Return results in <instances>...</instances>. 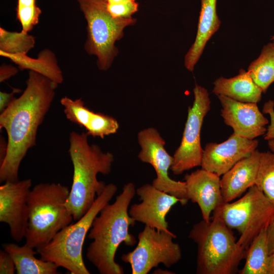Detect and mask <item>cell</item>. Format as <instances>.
Returning <instances> with one entry per match:
<instances>
[{"mask_svg":"<svg viewBox=\"0 0 274 274\" xmlns=\"http://www.w3.org/2000/svg\"><path fill=\"white\" fill-rule=\"evenodd\" d=\"M19 72L18 68L11 64H3L0 67V82H3Z\"/></svg>","mask_w":274,"mask_h":274,"instance_id":"obj_32","label":"cell"},{"mask_svg":"<svg viewBox=\"0 0 274 274\" xmlns=\"http://www.w3.org/2000/svg\"><path fill=\"white\" fill-rule=\"evenodd\" d=\"M22 94L0 114V129L7 134V150L0 163V182L19 181L20 163L36 145L37 132L55 95L58 85L29 71Z\"/></svg>","mask_w":274,"mask_h":274,"instance_id":"obj_1","label":"cell"},{"mask_svg":"<svg viewBox=\"0 0 274 274\" xmlns=\"http://www.w3.org/2000/svg\"><path fill=\"white\" fill-rule=\"evenodd\" d=\"M212 92L216 95H224L238 101L257 103L260 101L263 93L254 82L250 73L241 69L233 77H223L213 83Z\"/></svg>","mask_w":274,"mask_h":274,"instance_id":"obj_20","label":"cell"},{"mask_svg":"<svg viewBox=\"0 0 274 274\" xmlns=\"http://www.w3.org/2000/svg\"><path fill=\"white\" fill-rule=\"evenodd\" d=\"M217 0H201V9L195 40L185 56V66L192 72L206 45L219 29L221 21L217 13Z\"/></svg>","mask_w":274,"mask_h":274,"instance_id":"obj_19","label":"cell"},{"mask_svg":"<svg viewBox=\"0 0 274 274\" xmlns=\"http://www.w3.org/2000/svg\"><path fill=\"white\" fill-rule=\"evenodd\" d=\"M0 163L2 162L6 155L7 150V141L2 136L1 137Z\"/></svg>","mask_w":274,"mask_h":274,"instance_id":"obj_34","label":"cell"},{"mask_svg":"<svg viewBox=\"0 0 274 274\" xmlns=\"http://www.w3.org/2000/svg\"><path fill=\"white\" fill-rule=\"evenodd\" d=\"M267 144L270 151L274 153V139L267 141Z\"/></svg>","mask_w":274,"mask_h":274,"instance_id":"obj_37","label":"cell"},{"mask_svg":"<svg viewBox=\"0 0 274 274\" xmlns=\"http://www.w3.org/2000/svg\"><path fill=\"white\" fill-rule=\"evenodd\" d=\"M16 270L14 262L10 255L6 251H0V273L13 274Z\"/></svg>","mask_w":274,"mask_h":274,"instance_id":"obj_30","label":"cell"},{"mask_svg":"<svg viewBox=\"0 0 274 274\" xmlns=\"http://www.w3.org/2000/svg\"><path fill=\"white\" fill-rule=\"evenodd\" d=\"M6 251L12 257L18 274H57L59 266L50 261L37 259L34 249L24 244L22 246L14 243L6 244Z\"/></svg>","mask_w":274,"mask_h":274,"instance_id":"obj_22","label":"cell"},{"mask_svg":"<svg viewBox=\"0 0 274 274\" xmlns=\"http://www.w3.org/2000/svg\"><path fill=\"white\" fill-rule=\"evenodd\" d=\"M184 179L188 200L198 204L202 219L209 221L212 213L224 202L220 176L201 168Z\"/></svg>","mask_w":274,"mask_h":274,"instance_id":"obj_16","label":"cell"},{"mask_svg":"<svg viewBox=\"0 0 274 274\" xmlns=\"http://www.w3.org/2000/svg\"><path fill=\"white\" fill-rule=\"evenodd\" d=\"M131 1L136 0H106V2L107 4H115Z\"/></svg>","mask_w":274,"mask_h":274,"instance_id":"obj_36","label":"cell"},{"mask_svg":"<svg viewBox=\"0 0 274 274\" xmlns=\"http://www.w3.org/2000/svg\"><path fill=\"white\" fill-rule=\"evenodd\" d=\"M258 144L257 140L248 139L234 133L222 143H209L203 149L201 168L221 176L249 156Z\"/></svg>","mask_w":274,"mask_h":274,"instance_id":"obj_14","label":"cell"},{"mask_svg":"<svg viewBox=\"0 0 274 274\" xmlns=\"http://www.w3.org/2000/svg\"><path fill=\"white\" fill-rule=\"evenodd\" d=\"M138 140L141 148L138 158L141 161L150 164L156 172V178L152 184L159 190L179 198L181 204H186L189 200L185 182L177 181L169 177L168 171L173 162V156L166 151L165 142L158 130L153 127L144 129L139 132Z\"/></svg>","mask_w":274,"mask_h":274,"instance_id":"obj_11","label":"cell"},{"mask_svg":"<svg viewBox=\"0 0 274 274\" xmlns=\"http://www.w3.org/2000/svg\"><path fill=\"white\" fill-rule=\"evenodd\" d=\"M267 274H274V252L269 256Z\"/></svg>","mask_w":274,"mask_h":274,"instance_id":"obj_35","label":"cell"},{"mask_svg":"<svg viewBox=\"0 0 274 274\" xmlns=\"http://www.w3.org/2000/svg\"><path fill=\"white\" fill-rule=\"evenodd\" d=\"M117 191V187L115 184L106 185L102 192L97 196L92 206L82 218L60 230L47 245L36 250L41 259L52 261L71 274L90 273L83 258L85 239L95 218L109 203Z\"/></svg>","mask_w":274,"mask_h":274,"instance_id":"obj_6","label":"cell"},{"mask_svg":"<svg viewBox=\"0 0 274 274\" xmlns=\"http://www.w3.org/2000/svg\"><path fill=\"white\" fill-rule=\"evenodd\" d=\"M70 191L67 186L55 183H40L30 190L25 245L36 250L43 248L72 223L73 217L65 206Z\"/></svg>","mask_w":274,"mask_h":274,"instance_id":"obj_5","label":"cell"},{"mask_svg":"<svg viewBox=\"0 0 274 274\" xmlns=\"http://www.w3.org/2000/svg\"><path fill=\"white\" fill-rule=\"evenodd\" d=\"M213 212L218 214L228 227L240 234L237 243L247 250L272 220L274 204L254 185L241 198L233 202H224Z\"/></svg>","mask_w":274,"mask_h":274,"instance_id":"obj_8","label":"cell"},{"mask_svg":"<svg viewBox=\"0 0 274 274\" xmlns=\"http://www.w3.org/2000/svg\"><path fill=\"white\" fill-rule=\"evenodd\" d=\"M209 221L195 223L189 237L197 246V274L236 273L247 250L241 247L221 217L216 212Z\"/></svg>","mask_w":274,"mask_h":274,"instance_id":"obj_4","label":"cell"},{"mask_svg":"<svg viewBox=\"0 0 274 274\" xmlns=\"http://www.w3.org/2000/svg\"><path fill=\"white\" fill-rule=\"evenodd\" d=\"M86 132L70 133L68 153L73 163V183L65 206L76 221L82 218L104 191L106 185L98 181V174L111 172L114 157L95 144H90Z\"/></svg>","mask_w":274,"mask_h":274,"instance_id":"obj_3","label":"cell"},{"mask_svg":"<svg viewBox=\"0 0 274 274\" xmlns=\"http://www.w3.org/2000/svg\"><path fill=\"white\" fill-rule=\"evenodd\" d=\"M41 9L36 0H17L16 18L20 23L22 31L28 33L39 22Z\"/></svg>","mask_w":274,"mask_h":274,"instance_id":"obj_27","label":"cell"},{"mask_svg":"<svg viewBox=\"0 0 274 274\" xmlns=\"http://www.w3.org/2000/svg\"><path fill=\"white\" fill-rule=\"evenodd\" d=\"M248 71L263 93L266 92L274 82V48L270 43L263 46L258 57L250 63Z\"/></svg>","mask_w":274,"mask_h":274,"instance_id":"obj_24","label":"cell"},{"mask_svg":"<svg viewBox=\"0 0 274 274\" xmlns=\"http://www.w3.org/2000/svg\"><path fill=\"white\" fill-rule=\"evenodd\" d=\"M67 120L84 127L87 134L104 139L105 136L117 132L119 125L113 117L101 113H95L85 105L81 98L73 99L67 96L60 100Z\"/></svg>","mask_w":274,"mask_h":274,"instance_id":"obj_17","label":"cell"},{"mask_svg":"<svg viewBox=\"0 0 274 274\" xmlns=\"http://www.w3.org/2000/svg\"><path fill=\"white\" fill-rule=\"evenodd\" d=\"M142 201L132 204L128 210L129 215L135 221L159 231H169L166 216L171 208L181 200L160 190L152 184H146L136 190Z\"/></svg>","mask_w":274,"mask_h":274,"instance_id":"obj_13","label":"cell"},{"mask_svg":"<svg viewBox=\"0 0 274 274\" xmlns=\"http://www.w3.org/2000/svg\"><path fill=\"white\" fill-rule=\"evenodd\" d=\"M176 237L170 231H159L145 226L138 234L135 248L123 254L121 259L130 264L132 274H147L161 263L169 268L182 258L180 245L173 241Z\"/></svg>","mask_w":274,"mask_h":274,"instance_id":"obj_9","label":"cell"},{"mask_svg":"<svg viewBox=\"0 0 274 274\" xmlns=\"http://www.w3.org/2000/svg\"><path fill=\"white\" fill-rule=\"evenodd\" d=\"M35 38L28 33L10 31L0 27V51L8 54H27L35 47Z\"/></svg>","mask_w":274,"mask_h":274,"instance_id":"obj_25","label":"cell"},{"mask_svg":"<svg viewBox=\"0 0 274 274\" xmlns=\"http://www.w3.org/2000/svg\"><path fill=\"white\" fill-rule=\"evenodd\" d=\"M194 101L188 108L180 146L173 155L170 170L179 175L185 171L201 166L203 149L200 143V131L204 117L211 109V100L208 90L195 84Z\"/></svg>","mask_w":274,"mask_h":274,"instance_id":"obj_10","label":"cell"},{"mask_svg":"<svg viewBox=\"0 0 274 274\" xmlns=\"http://www.w3.org/2000/svg\"><path fill=\"white\" fill-rule=\"evenodd\" d=\"M261 153L256 149L223 175L221 188L224 202H231L255 185Z\"/></svg>","mask_w":274,"mask_h":274,"instance_id":"obj_18","label":"cell"},{"mask_svg":"<svg viewBox=\"0 0 274 274\" xmlns=\"http://www.w3.org/2000/svg\"><path fill=\"white\" fill-rule=\"evenodd\" d=\"M262 112L269 115L270 124L264 135V139L268 141L274 139V101L269 100L265 102L263 106Z\"/></svg>","mask_w":274,"mask_h":274,"instance_id":"obj_29","label":"cell"},{"mask_svg":"<svg viewBox=\"0 0 274 274\" xmlns=\"http://www.w3.org/2000/svg\"><path fill=\"white\" fill-rule=\"evenodd\" d=\"M77 1L87 22L84 49L97 57L99 70L107 71L118 54L115 42L123 37L124 29L134 24L136 19L113 18L107 10L106 0Z\"/></svg>","mask_w":274,"mask_h":274,"instance_id":"obj_7","label":"cell"},{"mask_svg":"<svg viewBox=\"0 0 274 274\" xmlns=\"http://www.w3.org/2000/svg\"><path fill=\"white\" fill-rule=\"evenodd\" d=\"M21 90L19 88H14L11 92H0V112H3L15 99L14 95Z\"/></svg>","mask_w":274,"mask_h":274,"instance_id":"obj_31","label":"cell"},{"mask_svg":"<svg viewBox=\"0 0 274 274\" xmlns=\"http://www.w3.org/2000/svg\"><path fill=\"white\" fill-rule=\"evenodd\" d=\"M0 55L9 58L20 70L37 72L58 85L63 81V74L58 65L56 57L54 52L48 49L41 51L36 58L30 57L27 54H8L2 51H0Z\"/></svg>","mask_w":274,"mask_h":274,"instance_id":"obj_21","label":"cell"},{"mask_svg":"<svg viewBox=\"0 0 274 274\" xmlns=\"http://www.w3.org/2000/svg\"><path fill=\"white\" fill-rule=\"evenodd\" d=\"M270 40H271V42L270 43L271 46H272V47L274 48V36H272Z\"/></svg>","mask_w":274,"mask_h":274,"instance_id":"obj_38","label":"cell"},{"mask_svg":"<svg viewBox=\"0 0 274 274\" xmlns=\"http://www.w3.org/2000/svg\"><path fill=\"white\" fill-rule=\"evenodd\" d=\"M266 228L253 239L246 251V261L240 274H267L269 256Z\"/></svg>","mask_w":274,"mask_h":274,"instance_id":"obj_23","label":"cell"},{"mask_svg":"<svg viewBox=\"0 0 274 274\" xmlns=\"http://www.w3.org/2000/svg\"><path fill=\"white\" fill-rule=\"evenodd\" d=\"M136 194L133 183L125 184L122 192L112 204H106L93 221L87 234L92 240L86 256L100 274H123V267L115 260L119 245L132 246L136 243L129 233L135 220L128 213L129 206Z\"/></svg>","mask_w":274,"mask_h":274,"instance_id":"obj_2","label":"cell"},{"mask_svg":"<svg viewBox=\"0 0 274 274\" xmlns=\"http://www.w3.org/2000/svg\"><path fill=\"white\" fill-rule=\"evenodd\" d=\"M139 4L135 1L115 4H107L109 13L114 18H129L138 10Z\"/></svg>","mask_w":274,"mask_h":274,"instance_id":"obj_28","label":"cell"},{"mask_svg":"<svg viewBox=\"0 0 274 274\" xmlns=\"http://www.w3.org/2000/svg\"><path fill=\"white\" fill-rule=\"evenodd\" d=\"M267 241L269 254L274 252V217L266 229Z\"/></svg>","mask_w":274,"mask_h":274,"instance_id":"obj_33","label":"cell"},{"mask_svg":"<svg viewBox=\"0 0 274 274\" xmlns=\"http://www.w3.org/2000/svg\"><path fill=\"white\" fill-rule=\"evenodd\" d=\"M30 179L5 182L0 186V222L9 225L10 235L17 242L25 238L28 221L27 199Z\"/></svg>","mask_w":274,"mask_h":274,"instance_id":"obj_12","label":"cell"},{"mask_svg":"<svg viewBox=\"0 0 274 274\" xmlns=\"http://www.w3.org/2000/svg\"><path fill=\"white\" fill-rule=\"evenodd\" d=\"M255 185L274 204V153L271 151L261 153Z\"/></svg>","mask_w":274,"mask_h":274,"instance_id":"obj_26","label":"cell"},{"mask_svg":"<svg viewBox=\"0 0 274 274\" xmlns=\"http://www.w3.org/2000/svg\"><path fill=\"white\" fill-rule=\"evenodd\" d=\"M217 96L222 106L221 115L234 133L250 140L265 134L268 120L257 103L241 102L224 95Z\"/></svg>","mask_w":274,"mask_h":274,"instance_id":"obj_15","label":"cell"}]
</instances>
